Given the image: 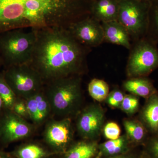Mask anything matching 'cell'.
<instances>
[{
	"label": "cell",
	"instance_id": "33",
	"mask_svg": "<svg viewBox=\"0 0 158 158\" xmlns=\"http://www.w3.org/2000/svg\"><path fill=\"white\" fill-rule=\"evenodd\" d=\"M2 66V59H1V56H0V68Z\"/></svg>",
	"mask_w": 158,
	"mask_h": 158
},
{
	"label": "cell",
	"instance_id": "21",
	"mask_svg": "<svg viewBox=\"0 0 158 158\" xmlns=\"http://www.w3.org/2000/svg\"><path fill=\"white\" fill-rule=\"evenodd\" d=\"M37 113V124L45 121L51 111L49 102L43 89L34 94Z\"/></svg>",
	"mask_w": 158,
	"mask_h": 158
},
{
	"label": "cell",
	"instance_id": "24",
	"mask_svg": "<svg viewBox=\"0 0 158 158\" xmlns=\"http://www.w3.org/2000/svg\"><path fill=\"white\" fill-rule=\"evenodd\" d=\"M143 146L141 158H158V133L149 136Z\"/></svg>",
	"mask_w": 158,
	"mask_h": 158
},
{
	"label": "cell",
	"instance_id": "4",
	"mask_svg": "<svg viewBox=\"0 0 158 158\" xmlns=\"http://www.w3.org/2000/svg\"><path fill=\"white\" fill-rule=\"evenodd\" d=\"M24 29H13L0 33V56L4 68L31 62L37 33L33 29L29 31Z\"/></svg>",
	"mask_w": 158,
	"mask_h": 158
},
{
	"label": "cell",
	"instance_id": "10",
	"mask_svg": "<svg viewBox=\"0 0 158 158\" xmlns=\"http://www.w3.org/2000/svg\"><path fill=\"white\" fill-rule=\"evenodd\" d=\"M33 130L31 124L11 110H5L0 117V141L4 143L27 138Z\"/></svg>",
	"mask_w": 158,
	"mask_h": 158
},
{
	"label": "cell",
	"instance_id": "1",
	"mask_svg": "<svg viewBox=\"0 0 158 158\" xmlns=\"http://www.w3.org/2000/svg\"><path fill=\"white\" fill-rule=\"evenodd\" d=\"M94 0H0V33L16 29L67 27L90 15Z\"/></svg>",
	"mask_w": 158,
	"mask_h": 158
},
{
	"label": "cell",
	"instance_id": "16",
	"mask_svg": "<svg viewBox=\"0 0 158 158\" xmlns=\"http://www.w3.org/2000/svg\"><path fill=\"white\" fill-rule=\"evenodd\" d=\"M123 89L131 94L147 99L157 91L146 77L130 78L123 84Z\"/></svg>",
	"mask_w": 158,
	"mask_h": 158
},
{
	"label": "cell",
	"instance_id": "5",
	"mask_svg": "<svg viewBox=\"0 0 158 158\" xmlns=\"http://www.w3.org/2000/svg\"><path fill=\"white\" fill-rule=\"evenodd\" d=\"M126 66L128 78L147 77L158 67L156 44L146 37L132 43Z\"/></svg>",
	"mask_w": 158,
	"mask_h": 158
},
{
	"label": "cell",
	"instance_id": "15",
	"mask_svg": "<svg viewBox=\"0 0 158 158\" xmlns=\"http://www.w3.org/2000/svg\"><path fill=\"white\" fill-rule=\"evenodd\" d=\"M133 146L125 134L115 140H109L99 144L98 152L102 157L120 155L130 152Z\"/></svg>",
	"mask_w": 158,
	"mask_h": 158
},
{
	"label": "cell",
	"instance_id": "18",
	"mask_svg": "<svg viewBox=\"0 0 158 158\" xmlns=\"http://www.w3.org/2000/svg\"><path fill=\"white\" fill-rule=\"evenodd\" d=\"M98 144L96 141H80L66 152L64 158H94L98 153Z\"/></svg>",
	"mask_w": 158,
	"mask_h": 158
},
{
	"label": "cell",
	"instance_id": "3",
	"mask_svg": "<svg viewBox=\"0 0 158 158\" xmlns=\"http://www.w3.org/2000/svg\"><path fill=\"white\" fill-rule=\"evenodd\" d=\"M45 85L44 90L52 112L67 118L78 111L82 98L81 76L57 79Z\"/></svg>",
	"mask_w": 158,
	"mask_h": 158
},
{
	"label": "cell",
	"instance_id": "27",
	"mask_svg": "<svg viewBox=\"0 0 158 158\" xmlns=\"http://www.w3.org/2000/svg\"><path fill=\"white\" fill-rule=\"evenodd\" d=\"M125 95L121 90L116 88L110 92L105 101L111 107L119 109Z\"/></svg>",
	"mask_w": 158,
	"mask_h": 158
},
{
	"label": "cell",
	"instance_id": "6",
	"mask_svg": "<svg viewBox=\"0 0 158 158\" xmlns=\"http://www.w3.org/2000/svg\"><path fill=\"white\" fill-rule=\"evenodd\" d=\"M117 21L127 30L133 42L146 36L150 3L140 0H119Z\"/></svg>",
	"mask_w": 158,
	"mask_h": 158
},
{
	"label": "cell",
	"instance_id": "34",
	"mask_svg": "<svg viewBox=\"0 0 158 158\" xmlns=\"http://www.w3.org/2000/svg\"><path fill=\"white\" fill-rule=\"evenodd\" d=\"M140 1H143V2H150L152 0H140Z\"/></svg>",
	"mask_w": 158,
	"mask_h": 158
},
{
	"label": "cell",
	"instance_id": "8",
	"mask_svg": "<svg viewBox=\"0 0 158 158\" xmlns=\"http://www.w3.org/2000/svg\"><path fill=\"white\" fill-rule=\"evenodd\" d=\"M105 112L100 105L93 104L79 113L76 127L79 135L85 140L96 141L102 132Z\"/></svg>",
	"mask_w": 158,
	"mask_h": 158
},
{
	"label": "cell",
	"instance_id": "32",
	"mask_svg": "<svg viewBox=\"0 0 158 158\" xmlns=\"http://www.w3.org/2000/svg\"><path fill=\"white\" fill-rule=\"evenodd\" d=\"M102 157V155L99 152H98V154L94 158H101Z\"/></svg>",
	"mask_w": 158,
	"mask_h": 158
},
{
	"label": "cell",
	"instance_id": "20",
	"mask_svg": "<svg viewBox=\"0 0 158 158\" xmlns=\"http://www.w3.org/2000/svg\"><path fill=\"white\" fill-rule=\"evenodd\" d=\"M89 94L92 98L98 102L105 101L110 93L109 85L104 80L94 78L88 86Z\"/></svg>",
	"mask_w": 158,
	"mask_h": 158
},
{
	"label": "cell",
	"instance_id": "9",
	"mask_svg": "<svg viewBox=\"0 0 158 158\" xmlns=\"http://www.w3.org/2000/svg\"><path fill=\"white\" fill-rule=\"evenodd\" d=\"M67 29L79 43L89 48L97 47L104 42L102 23L91 15L72 23Z\"/></svg>",
	"mask_w": 158,
	"mask_h": 158
},
{
	"label": "cell",
	"instance_id": "31",
	"mask_svg": "<svg viewBox=\"0 0 158 158\" xmlns=\"http://www.w3.org/2000/svg\"><path fill=\"white\" fill-rule=\"evenodd\" d=\"M0 158H11L9 155L5 153L0 152Z\"/></svg>",
	"mask_w": 158,
	"mask_h": 158
},
{
	"label": "cell",
	"instance_id": "26",
	"mask_svg": "<svg viewBox=\"0 0 158 158\" xmlns=\"http://www.w3.org/2000/svg\"><path fill=\"white\" fill-rule=\"evenodd\" d=\"M102 133L105 138L108 140H115L121 136V129L117 123L110 122L104 126Z\"/></svg>",
	"mask_w": 158,
	"mask_h": 158
},
{
	"label": "cell",
	"instance_id": "13",
	"mask_svg": "<svg viewBox=\"0 0 158 158\" xmlns=\"http://www.w3.org/2000/svg\"><path fill=\"white\" fill-rule=\"evenodd\" d=\"M139 120L146 128L149 134L158 133V92L148 98L139 115Z\"/></svg>",
	"mask_w": 158,
	"mask_h": 158
},
{
	"label": "cell",
	"instance_id": "2",
	"mask_svg": "<svg viewBox=\"0 0 158 158\" xmlns=\"http://www.w3.org/2000/svg\"><path fill=\"white\" fill-rule=\"evenodd\" d=\"M34 30L37 40L29 64L38 72L44 85L56 79L84 73L91 48L79 43L66 28Z\"/></svg>",
	"mask_w": 158,
	"mask_h": 158
},
{
	"label": "cell",
	"instance_id": "14",
	"mask_svg": "<svg viewBox=\"0 0 158 158\" xmlns=\"http://www.w3.org/2000/svg\"><path fill=\"white\" fill-rule=\"evenodd\" d=\"M119 0H94L90 15L100 22L117 20Z\"/></svg>",
	"mask_w": 158,
	"mask_h": 158
},
{
	"label": "cell",
	"instance_id": "28",
	"mask_svg": "<svg viewBox=\"0 0 158 158\" xmlns=\"http://www.w3.org/2000/svg\"><path fill=\"white\" fill-rule=\"evenodd\" d=\"M11 111L23 118H29L25 100L18 98Z\"/></svg>",
	"mask_w": 158,
	"mask_h": 158
},
{
	"label": "cell",
	"instance_id": "29",
	"mask_svg": "<svg viewBox=\"0 0 158 158\" xmlns=\"http://www.w3.org/2000/svg\"><path fill=\"white\" fill-rule=\"evenodd\" d=\"M101 158H141V156H137V155L134 154L131 152L124 154L120 155L113 156L104 157Z\"/></svg>",
	"mask_w": 158,
	"mask_h": 158
},
{
	"label": "cell",
	"instance_id": "17",
	"mask_svg": "<svg viewBox=\"0 0 158 158\" xmlns=\"http://www.w3.org/2000/svg\"><path fill=\"white\" fill-rule=\"evenodd\" d=\"M123 125L126 135L133 145H144L149 138V133L138 119L125 118Z\"/></svg>",
	"mask_w": 158,
	"mask_h": 158
},
{
	"label": "cell",
	"instance_id": "30",
	"mask_svg": "<svg viewBox=\"0 0 158 158\" xmlns=\"http://www.w3.org/2000/svg\"><path fill=\"white\" fill-rule=\"evenodd\" d=\"M5 110V108H4V104H3L2 101V100L0 98V117H1L2 114L4 113Z\"/></svg>",
	"mask_w": 158,
	"mask_h": 158
},
{
	"label": "cell",
	"instance_id": "22",
	"mask_svg": "<svg viewBox=\"0 0 158 158\" xmlns=\"http://www.w3.org/2000/svg\"><path fill=\"white\" fill-rule=\"evenodd\" d=\"M0 98L5 110H12L18 98L6 82L2 72H0Z\"/></svg>",
	"mask_w": 158,
	"mask_h": 158
},
{
	"label": "cell",
	"instance_id": "19",
	"mask_svg": "<svg viewBox=\"0 0 158 158\" xmlns=\"http://www.w3.org/2000/svg\"><path fill=\"white\" fill-rule=\"evenodd\" d=\"M145 37L156 44L158 43V0H152L150 3Z\"/></svg>",
	"mask_w": 158,
	"mask_h": 158
},
{
	"label": "cell",
	"instance_id": "11",
	"mask_svg": "<svg viewBox=\"0 0 158 158\" xmlns=\"http://www.w3.org/2000/svg\"><path fill=\"white\" fill-rule=\"evenodd\" d=\"M74 131L71 118L52 120L47 125L44 132L46 141L55 149L64 151L72 141Z\"/></svg>",
	"mask_w": 158,
	"mask_h": 158
},
{
	"label": "cell",
	"instance_id": "7",
	"mask_svg": "<svg viewBox=\"0 0 158 158\" xmlns=\"http://www.w3.org/2000/svg\"><path fill=\"white\" fill-rule=\"evenodd\" d=\"M2 73L18 98L25 99L44 88L42 77L29 63L7 67Z\"/></svg>",
	"mask_w": 158,
	"mask_h": 158
},
{
	"label": "cell",
	"instance_id": "25",
	"mask_svg": "<svg viewBox=\"0 0 158 158\" xmlns=\"http://www.w3.org/2000/svg\"><path fill=\"white\" fill-rule=\"evenodd\" d=\"M138 97L130 94H125L119 109L128 115L131 116L138 112L139 108Z\"/></svg>",
	"mask_w": 158,
	"mask_h": 158
},
{
	"label": "cell",
	"instance_id": "23",
	"mask_svg": "<svg viewBox=\"0 0 158 158\" xmlns=\"http://www.w3.org/2000/svg\"><path fill=\"white\" fill-rule=\"evenodd\" d=\"M46 152L42 147L36 144H28L22 146L16 152L17 158H44Z\"/></svg>",
	"mask_w": 158,
	"mask_h": 158
},
{
	"label": "cell",
	"instance_id": "12",
	"mask_svg": "<svg viewBox=\"0 0 158 158\" xmlns=\"http://www.w3.org/2000/svg\"><path fill=\"white\" fill-rule=\"evenodd\" d=\"M104 42L122 46L127 49L131 47V37L124 27L117 20L102 23Z\"/></svg>",
	"mask_w": 158,
	"mask_h": 158
}]
</instances>
